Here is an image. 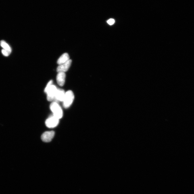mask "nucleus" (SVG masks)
Returning <instances> with one entry per match:
<instances>
[{
	"mask_svg": "<svg viewBox=\"0 0 194 194\" xmlns=\"http://www.w3.org/2000/svg\"><path fill=\"white\" fill-rule=\"evenodd\" d=\"M53 83V81L52 80H51L47 84V86H46V87L44 89V92L46 93V92H47V90L52 85Z\"/></svg>",
	"mask_w": 194,
	"mask_h": 194,
	"instance_id": "nucleus-11",
	"label": "nucleus"
},
{
	"mask_svg": "<svg viewBox=\"0 0 194 194\" xmlns=\"http://www.w3.org/2000/svg\"><path fill=\"white\" fill-rule=\"evenodd\" d=\"M65 94L66 93L64 90L61 89H58L54 101L57 102L59 101L63 102V100L64 99Z\"/></svg>",
	"mask_w": 194,
	"mask_h": 194,
	"instance_id": "nucleus-7",
	"label": "nucleus"
},
{
	"mask_svg": "<svg viewBox=\"0 0 194 194\" xmlns=\"http://www.w3.org/2000/svg\"><path fill=\"white\" fill-rule=\"evenodd\" d=\"M57 88L54 85H52L47 90L46 94H47V99L48 101H51L54 100Z\"/></svg>",
	"mask_w": 194,
	"mask_h": 194,
	"instance_id": "nucleus-4",
	"label": "nucleus"
},
{
	"mask_svg": "<svg viewBox=\"0 0 194 194\" xmlns=\"http://www.w3.org/2000/svg\"><path fill=\"white\" fill-rule=\"evenodd\" d=\"M74 94L72 91L69 90L66 92L63 102V107L65 108H68L71 106L74 101Z\"/></svg>",
	"mask_w": 194,
	"mask_h": 194,
	"instance_id": "nucleus-2",
	"label": "nucleus"
},
{
	"mask_svg": "<svg viewBox=\"0 0 194 194\" xmlns=\"http://www.w3.org/2000/svg\"><path fill=\"white\" fill-rule=\"evenodd\" d=\"M72 62V60L70 59V60L67 61V62L63 63V64H62L59 65L57 67V72H65L69 70V69L70 68Z\"/></svg>",
	"mask_w": 194,
	"mask_h": 194,
	"instance_id": "nucleus-6",
	"label": "nucleus"
},
{
	"mask_svg": "<svg viewBox=\"0 0 194 194\" xmlns=\"http://www.w3.org/2000/svg\"><path fill=\"white\" fill-rule=\"evenodd\" d=\"M66 75L65 72H58L57 76V83L61 86H64L66 79Z\"/></svg>",
	"mask_w": 194,
	"mask_h": 194,
	"instance_id": "nucleus-8",
	"label": "nucleus"
},
{
	"mask_svg": "<svg viewBox=\"0 0 194 194\" xmlns=\"http://www.w3.org/2000/svg\"><path fill=\"white\" fill-rule=\"evenodd\" d=\"M59 123V119L53 116H50L45 121L46 126L49 128H53L58 125Z\"/></svg>",
	"mask_w": 194,
	"mask_h": 194,
	"instance_id": "nucleus-3",
	"label": "nucleus"
},
{
	"mask_svg": "<svg viewBox=\"0 0 194 194\" xmlns=\"http://www.w3.org/2000/svg\"><path fill=\"white\" fill-rule=\"evenodd\" d=\"M70 60V56L68 53H65L61 55L58 59L57 63L59 65H61L67 62Z\"/></svg>",
	"mask_w": 194,
	"mask_h": 194,
	"instance_id": "nucleus-9",
	"label": "nucleus"
},
{
	"mask_svg": "<svg viewBox=\"0 0 194 194\" xmlns=\"http://www.w3.org/2000/svg\"><path fill=\"white\" fill-rule=\"evenodd\" d=\"M55 135V132L53 131H47L44 133L41 136V139L45 143H49L53 139Z\"/></svg>",
	"mask_w": 194,
	"mask_h": 194,
	"instance_id": "nucleus-5",
	"label": "nucleus"
},
{
	"mask_svg": "<svg viewBox=\"0 0 194 194\" xmlns=\"http://www.w3.org/2000/svg\"><path fill=\"white\" fill-rule=\"evenodd\" d=\"M107 24L111 25H113L114 24L115 20L114 19L111 18L107 20Z\"/></svg>",
	"mask_w": 194,
	"mask_h": 194,
	"instance_id": "nucleus-13",
	"label": "nucleus"
},
{
	"mask_svg": "<svg viewBox=\"0 0 194 194\" xmlns=\"http://www.w3.org/2000/svg\"><path fill=\"white\" fill-rule=\"evenodd\" d=\"M2 53L6 57L8 56L9 54H10V53H9V52L3 49L2 50Z\"/></svg>",
	"mask_w": 194,
	"mask_h": 194,
	"instance_id": "nucleus-12",
	"label": "nucleus"
},
{
	"mask_svg": "<svg viewBox=\"0 0 194 194\" xmlns=\"http://www.w3.org/2000/svg\"><path fill=\"white\" fill-rule=\"evenodd\" d=\"M1 45L3 48V49L9 52L10 53H11L12 49L10 46L6 42L2 40L1 41Z\"/></svg>",
	"mask_w": 194,
	"mask_h": 194,
	"instance_id": "nucleus-10",
	"label": "nucleus"
},
{
	"mask_svg": "<svg viewBox=\"0 0 194 194\" xmlns=\"http://www.w3.org/2000/svg\"><path fill=\"white\" fill-rule=\"evenodd\" d=\"M50 108L53 112L54 116L59 120L62 118L63 116L62 109L57 102L54 101L50 105Z\"/></svg>",
	"mask_w": 194,
	"mask_h": 194,
	"instance_id": "nucleus-1",
	"label": "nucleus"
}]
</instances>
